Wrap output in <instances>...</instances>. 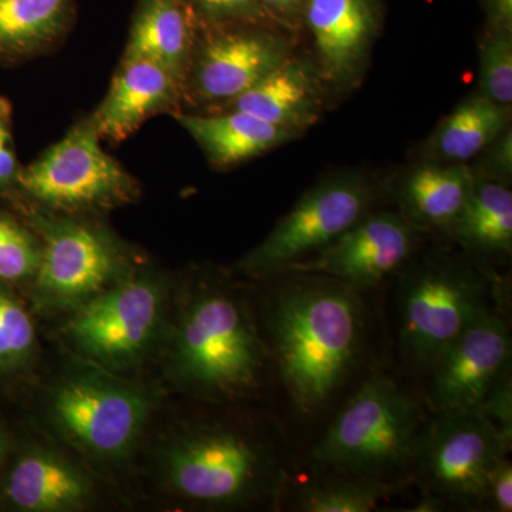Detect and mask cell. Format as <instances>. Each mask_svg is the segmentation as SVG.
Instances as JSON below:
<instances>
[{"instance_id": "obj_1", "label": "cell", "mask_w": 512, "mask_h": 512, "mask_svg": "<svg viewBox=\"0 0 512 512\" xmlns=\"http://www.w3.org/2000/svg\"><path fill=\"white\" fill-rule=\"evenodd\" d=\"M266 299V345L293 406L322 410L345 384L365 348L366 315L359 291L305 272L272 276Z\"/></svg>"}, {"instance_id": "obj_2", "label": "cell", "mask_w": 512, "mask_h": 512, "mask_svg": "<svg viewBox=\"0 0 512 512\" xmlns=\"http://www.w3.org/2000/svg\"><path fill=\"white\" fill-rule=\"evenodd\" d=\"M175 302L163 346L175 389L211 403L254 397L271 353L245 293L221 276L201 275Z\"/></svg>"}, {"instance_id": "obj_3", "label": "cell", "mask_w": 512, "mask_h": 512, "mask_svg": "<svg viewBox=\"0 0 512 512\" xmlns=\"http://www.w3.org/2000/svg\"><path fill=\"white\" fill-rule=\"evenodd\" d=\"M165 491L208 510L278 505L288 476L278 448L254 430L220 420H197L170 431L158 448Z\"/></svg>"}, {"instance_id": "obj_4", "label": "cell", "mask_w": 512, "mask_h": 512, "mask_svg": "<svg viewBox=\"0 0 512 512\" xmlns=\"http://www.w3.org/2000/svg\"><path fill=\"white\" fill-rule=\"evenodd\" d=\"M156 403L143 384L83 360L49 387L42 419L87 463L120 467L137 453Z\"/></svg>"}, {"instance_id": "obj_5", "label": "cell", "mask_w": 512, "mask_h": 512, "mask_svg": "<svg viewBox=\"0 0 512 512\" xmlns=\"http://www.w3.org/2000/svg\"><path fill=\"white\" fill-rule=\"evenodd\" d=\"M18 208L42 241V261L28 289L33 315H70L143 266L136 252L94 217L19 202Z\"/></svg>"}, {"instance_id": "obj_6", "label": "cell", "mask_w": 512, "mask_h": 512, "mask_svg": "<svg viewBox=\"0 0 512 512\" xmlns=\"http://www.w3.org/2000/svg\"><path fill=\"white\" fill-rule=\"evenodd\" d=\"M173 308V281L140 266L67 315L64 339L84 362L130 377L163 350Z\"/></svg>"}, {"instance_id": "obj_7", "label": "cell", "mask_w": 512, "mask_h": 512, "mask_svg": "<svg viewBox=\"0 0 512 512\" xmlns=\"http://www.w3.org/2000/svg\"><path fill=\"white\" fill-rule=\"evenodd\" d=\"M426 416L389 376L366 380L329 424L312 458L343 476L393 481L413 466Z\"/></svg>"}, {"instance_id": "obj_8", "label": "cell", "mask_w": 512, "mask_h": 512, "mask_svg": "<svg viewBox=\"0 0 512 512\" xmlns=\"http://www.w3.org/2000/svg\"><path fill=\"white\" fill-rule=\"evenodd\" d=\"M89 117L47 148L32 164L20 168L15 187L19 204L55 214L99 217L140 198V184L109 156Z\"/></svg>"}, {"instance_id": "obj_9", "label": "cell", "mask_w": 512, "mask_h": 512, "mask_svg": "<svg viewBox=\"0 0 512 512\" xmlns=\"http://www.w3.org/2000/svg\"><path fill=\"white\" fill-rule=\"evenodd\" d=\"M490 298V279L480 269L458 261L417 266L400 289L399 338L404 357L429 370L471 323L494 311Z\"/></svg>"}, {"instance_id": "obj_10", "label": "cell", "mask_w": 512, "mask_h": 512, "mask_svg": "<svg viewBox=\"0 0 512 512\" xmlns=\"http://www.w3.org/2000/svg\"><path fill=\"white\" fill-rule=\"evenodd\" d=\"M511 450L478 407L433 412L421 430L413 468L423 495L439 507H484L488 480Z\"/></svg>"}, {"instance_id": "obj_11", "label": "cell", "mask_w": 512, "mask_h": 512, "mask_svg": "<svg viewBox=\"0 0 512 512\" xmlns=\"http://www.w3.org/2000/svg\"><path fill=\"white\" fill-rule=\"evenodd\" d=\"M377 198L379 187L359 171L323 178L238 262L237 271L258 281L282 274L365 218Z\"/></svg>"}, {"instance_id": "obj_12", "label": "cell", "mask_w": 512, "mask_h": 512, "mask_svg": "<svg viewBox=\"0 0 512 512\" xmlns=\"http://www.w3.org/2000/svg\"><path fill=\"white\" fill-rule=\"evenodd\" d=\"M293 35L262 23L198 26L184 107L210 110L247 92L292 55Z\"/></svg>"}, {"instance_id": "obj_13", "label": "cell", "mask_w": 512, "mask_h": 512, "mask_svg": "<svg viewBox=\"0 0 512 512\" xmlns=\"http://www.w3.org/2000/svg\"><path fill=\"white\" fill-rule=\"evenodd\" d=\"M97 484L86 464L46 437L13 430L0 474V511L77 512L93 507Z\"/></svg>"}, {"instance_id": "obj_14", "label": "cell", "mask_w": 512, "mask_h": 512, "mask_svg": "<svg viewBox=\"0 0 512 512\" xmlns=\"http://www.w3.org/2000/svg\"><path fill=\"white\" fill-rule=\"evenodd\" d=\"M417 229L402 214H367L328 247L285 272L330 276L356 291L372 288L406 264L417 244Z\"/></svg>"}, {"instance_id": "obj_15", "label": "cell", "mask_w": 512, "mask_h": 512, "mask_svg": "<svg viewBox=\"0 0 512 512\" xmlns=\"http://www.w3.org/2000/svg\"><path fill=\"white\" fill-rule=\"evenodd\" d=\"M512 343L503 316H481L431 365V412L480 406L498 380L511 372Z\"/></svg>"}, {"instance_id": "obj_16", "label": "cell", "mask_w": 512, "mask_h": 512, "mask_svg": "<svg viewBox=\"0 0 512 512\" xmlns=\"http://www.w3.org/2000/svg\"><path fill=\"white\" fill-rule=\"evenodd\" d=\"M383 19V0H308L305 28L329 90L345 93L359 86Z\"/></svg>"}, {"instance_id": "obj_17", "label": "cell", "mask_w": 512, "mask_h": 512, "mask_svg": "<svg viewBox=\"0 0 512 512\" xmlns=\"http://www.w3.org/2000/svg\"><path fill=\"white\" fill-rule=\"evenodd\" d=\"M328 94L315 60L292 53L247 92L207 111H242L301 136L325 113Z\"/></svg>"}, {"instance_id": "obj_18", "label": "cell", "mask_w": 512, "mask_h": 512, "mask_svg": "<svg viewBox=\"0 0 512 512\" xmlns=\"http://www.w3.org/2000/svg\"><path fill=\"white\" fill-rule=\"evenodd\" d=\"M183 89L163 67L141 59H121L106 97L89 120L101 140L121 143L151 117L183 111Z\"/></svg>"}, {"instance_id": "obj_19", "label": "cell", "mask_w": 512, "mask_h": 512, "mask_svg": "<svg viewBox=\"0 0 512 512\" xmlns=\"http://www.w3.org/2000/svg\"><path fill=\"white\" fill-rule=\"evenodd\" d=\"M198 23L184 0H137L124 59L163 67L184 92Z\"/></svg>"}, {"instance_id": "obj_20", "label": "cell", "mask_w": 512, "mask_h": 512, "mask_svg": "<svg viewBox=\"0 0 512 512\" xmlns=\"http://www.w3.org/2000/svg\"><path fill=\"white\" fill-rule=\"evenodd\" d=\"M174 117L197 141L210 164L220 170L261 156L299 137L242 111H207V114L181 111Z\"/></svg>"}, {"instance_id": "obj_21", "label": "cell", "mask_w": 512, "mask_h": 512, "mask_svg": "<svg viewBox=\"0 0 512 512\" xmlns=\"http://www.w3.org/2000/svg\"><path fill=\"white\" fill-rule=\"evenodd\" d=\"M76 0H0V66L57 49L76 20Z\"/></svg>"}, {"instance_id": "obj_22", "label": "cell", "mask_w": 512, "mask_h": 512, "mask_svg": "<svg viewBox=\"0 0 512 512\" xmlns=\"http://www.w3.org/2000/svg\"><path fill=\"white\" fill-rule=\"evenodd\" d=\"M477 173L467 164L417 165L396 185L403 217L417 228L450 229L466 204Z\"/></svg>"}, {"instance_id": "obj_23", "label": "cell", "mask_w": 512, "mask_h": 512, "mask_svg": "<svg viewBox=\"0 0 512 512\" xmlns=\"http://www.w3.org/2000/svg\"><path fill=\"white\" fill-rule=\"evenodd\" d=\"M510 120L511 106L474 94L441 121L424 153L433 163L466 164L507 130Z\"/></svg>"}, {"instance_id": "obj_24", "label": "cell", "mask_w": 512, "mask_h": 512, "mask_svg": "<svg viewBox=\"0 0 512 512\" xmlns=\"http://www.w3.org/2000/svg\"><path fill=\"white\" fill-rule=\"evenodd\" d=\"M448 231L460 244L481 254H510L512 192L507 183L477 174L463 210Z\"/></svg>"}, {"instance_id": "obj_25", "label": "cell", "mask_w": 512, "mask_h": 512, "mask_svg": "<svg viewBox=\"0 0 512 512\" xmlns=\"http://www.w3.org/2000/svg\"><path fill=\"white\" fill-rule=\"evenodd\" d=\"M39 357V335L30 306L16 289L0 284V393L18 390Z\"/></svg>"}, {"instance_id": "obj_26", "label": "cell", "mask_w": 512, "mask_h": 512, "mask_svg": "<svg viewBox=\"0 0 512 512\" xmlns=\"http://www.w3.org/2000/svg\"><path fill=\"white\" fill-rule=\"evenodd\" d=\"M396 490L397 483L392 481L339 474L302 487L296 507L305 512H369Z\"/></svg>"}, {"instance_id": "obj_27", "label": "cell", "mask_w": 512, "mask_h": 512, "mask_svg": "<svg viewBox=\"0 0 512 512\" xmlns=\"http://www.w3.org/2000/svg\"><path fill=\"white\" fill-rule=\"evenodd\" d=\"M42 261V241L32 227L0 208V284L18 292L32 285Z\"/></svg>"}, {"instance_id": "obj_28", "label": "cell", "mask_w": 512, "mask_h": 512, "mask_svg": "<svg viewBox=\"0 0 512 512\" xmlns=\"http://www.w3.org/2000/svg\"><path fill=\"white\" fill-rule=\"evenodd\" d=\"M481 96L501 106L512 103V32L484 29L478 47Z\"/></svg>"}, {"instance_id": "obj_29", "label": "cell", "mask_w": 512, "mask_h": 512, "mask_svg": "<svg viewBox=\"0 0 512 512\" xmlns=\"http://www.w3.org/2000/svg\"><path fill=\"white\" fill-rule=\"evenodd\" d=\"M198 26L262 23L276 26L259 0H184ZM278 28V26H276Z\"/></svg>"}, {"instance_id": "obj_30", "label": "cell", "mask_w": 512, "mask_h": 512, "mask_svg": "<svg viewBox=\"0 0 512 512\" xmlns=\"http://www.w3.org/2000/svg\"><path fill=\"white\" fill-rule=\"evenodd\" d=\"M478 409L491 421V424L512 446V377L508 372L494 384Z\"/></svg>"}, {"instance_id": "obj_31", "label": "cell", "mask_w": 512, "mask_h": 512, "mask_svg": "<svg viewBox=\"0 0 512 512\" xmlns=\"http://www.w3.org/2000/svg\"><path fill=\"white\" fill-rule=\"evenodd\" d=\"M20 168L13 141L12 104L0 97V192L6 194L15 187Z\"/></svg>"}, {"instance_id": "obj_32", "label": "cell", "mask_w": 512, "mask_h": 512, "mask_svg": "<svg viewBox=\"0 0 512 512\" xmlns=\"http://www.w3.org/2000/svg\"><path fill=\"white\" fill-rule=\"evenodd\" d=\"M484 163L474 168L477 174L507 183L512 175V131L508 127L490 146L484 148Z\"/></svg>"}, {"instance_id": "obj_33", "label": "cell", "mask_w": 512, "mask_h": 512, "mask_svg": "<svg viewBox=\"0 0 512 512\" xmlns=\"http://www.w3.org/2000/svg\"><path fill=\"white\" fill-rule=\"evenodd\" d=\"M485 505H490L491 510L497 512L512 511V466L507 457L495 467L488 480Z\"/></svg>"}, {"instance_id": "obj_34", "label": "cell", "mask_w": 512, "mask_h": 512, "mask_svg": "<svg viewBox=\"0 0 512 512\" xmlns=\"http://www.w3.org/2000/svg\"><path fill=\"white\" fill-rule=\"evenodd\" d=\"M259 3L278 28L291 33H298L305 28L308 0H259Z\"/></svg>"}, {"instance_id": "obj_35", "label": "cell", "mask_w": 512, "mask_h": 512, "mask_svg": "<svg viewBox=\"0 0 512 512\" xmlns=\"http://www.w3.org/2000/svg\"><path fill=\"white\" fill-rule=\"evenodd\" d=\"M485 28L512 32V0H481Z\"/></svg>"}, {"instance_id": "obj_36", "label": "cell", "mask_w": 512, "mask_h": 512, "mask_svg": "<svg viewBox=\"0 0 512 512\" xmlns=\"http://www.w3.org/2000/svg\"><path fill=\"white\" fill-rule=\"evenodd\" d=\"M12 444L13 429L5 423V420L0 419V474H2L3 467H5L6 460H8Z\"/></svg>"}]
</instances>
